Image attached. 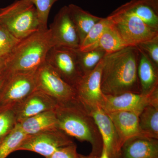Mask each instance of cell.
Wrapping results in <instances>:
<instances>
[{"label": "cell", "instance_id": "cell-1", "mask_svg": "<svg viewBox=\"0 0 158 158\" xmlns=\"http://www.w3.org/2000/svg\"><path fill=\"white\" fill-rule=\"evenodd\" d=\"M139 58V50L136 46L106 54L101 77V89L104 95L141 94L138 76Z\"/></svg>", "mask_w": 158, "mask_h": 158}, {"label": "cell", "instance_id": "cell-2", "mask_svg": "<svg viewBox=\"0 0 158 158\" xmlns=\"http://www.w3.org/2000/svg\"><path fill=\"white\" fill-rule=\"evenodd\" d=\"M55 111L59 130L69 137L90 143L92 148L90 155L98 157L102 149V141L89 109L77 98L58 103Z\"/></svg>", "mask_w": 158, "mask_h": 158}, {"label": "cell", "instance_id": "cell-3", "mask_svg": "<svg viewBox=\"0 0 158 158\" xmlns=\"http://www.w3.org/2000/svg\"><path fill=\"white\" fill-rule=\"evenodd\" d=\"M53 47L49 28H40L20 40L9 54L6 69L9 73L36 71L46 62Z\"/></svg>", "mask_w": 158, "mask_h": 158}, {"label": "cell", "instance_id": "cell-4", "mask_svg": "<svg viewBox=\"0 0 158 158\" xmlns=\"http://www.w3.org/2000/svg\"><path fill=\"white\" fill-rule=\"evenodd\" d=\"M0 25L20 40L41 28L36 8L29 0H17L0 9Z\"/></svg>", "mask_w": 158, "mask_h": 158}, {"label": "cell", "instance_id": "cell-5", "mask_svg": "<svg viewBox=\"0 0 158 158\" xmlns=\"http://www.w3.org/2000/svg\"><path fill=\"white\" fill-rule=\"evenodd\" d=\"M107 17L128 47H135L158 37V31L135 15L113 11Z\"/></svg>", "mask_w": 158, "mask_h": 158}, {"label": "cell", "instance_id": "cell-6", "mask_svg": "<svg viewBox=\"0 0 158 158\" xmlns=\"http://www.w3.org/2000/svg\"><path fill=\"white\" fill-rule=\"evenodd\" d=\"M37 90L51 97L58 103L77 99L74 88L65 82L46 62L36 71Z\"/></svg>", "mask_w": 158, "mask_h": 158}, {"label": "cell", "instance_id": "cell-7", "mask_svg": "<svg viewBox=\"0 0 158 158\" xmlns=\"http://www.w3.org/2000/svg\"><path fill=\"white\" fill-rule=\"evenodd\" d=\"M36 71L9 73L0 93V111L13 107L37 90Z\"/></svg>", "mask_w": 158, "mask_h": 158}, {"label": "cell", "instance_id": "cell-8", "mask_svg": "<svg viewBox=\"0 0 158 158\" xmlns=\"http://www.w3.org/2000/svg\"><path fill=\"white\" fill-rule=\"evenodd\" d=\"M46 62L74 88L83 76L78 62L76 49L53 47L48 53Z\"/></svg>", "mask_w": 158, "mask_h": 158}, {"label": "cell", "instance_id": "cell-9", "mask_svg": "<svg viewBox=\"0 0 158 158\" xmlns=\"http://www.w3.org/2000/svg\"><path fill=\"white\" fill-rule=\"evenodd\" d=\"M70 137L60 130L28 135L16 151H28L48 157L60 148L73 143Z\"/></svg>", "mask_w": 158, "mask_h": 158}, {"label": "cell", "instance_id": "cell-10", "mask_svg": "<svg viewBox=\"0 0 158 158\" xmlns=\"http://www.w3.org/2000/svg\"><path fill=\"white\" fill-rule=\"evenodd\" d=\"M152 103H158V88L148 95L131 92L104 95L101 108L106 113L128 111L139 115L146 106Z\"/></svg>", "mask_w": 158, "mask_h": 158}, {"label": "cell", "instance_id": "cell-11", "mask_svg": "<svg viewBox=\"0 0 158 158\" xmlns=\"http://www.w3.org/2000/svg\"><path fill=\"white\" fill-rule=\"evenodd\" d=\"M53 47L68 48L74 49L80 47V40L68 6L59 10L49 28Z\"/></svg>", "mask_w": 158, "mask_h": 158}, {"label": "cell", "instance_id": "cell-12", "mask_svg": "<svg viewBox=\"0 0 158 158\" xmlns=\"http://www.w3.org/2000/svg\"><path fill=\"white\" fill-rule=\"evenodd\" d=\"M103 59L89 73L84 75L75 87L77 98L88 108L101 107L104 94L101 89V77Z\"/></svg>", "mask_w": 158, "mask_h": 158}, {"label": "cell", "instance_id": "cell-13", "mask_svg": "<svg viewBox=\"0 0 158 158\" xmlns=\"http://www.w3.org/2000/svg\"><path fill=\"white\" fill-rule=\"evenodd\" d=\"M87 108L90 110L98 128L103 146L106 150L110 158H118L122 143L110 116L101 107Z\"/></svg>", "mask_w": 158, "mask_h": 158}, {"label": "cell", "instance_id": "cell-14", "mask_svg": "<svg viewBox=\"0 0 158 158\" xmlns=\"http://www.w3.org/2000/svg\"><path fill=\"white\" fill-rule=\"evenodd\" d=\"M57 105L54 99L36 90L14 106L17 123L43 112L55 110Z\"/></svg>", "mask_w": 158, "mask_h": 158}, {"label": "cell", "instance_id": "cell-15", "mask_svg": "<svg viewBox=\"0 0 158 158\" xmlns=\"http://www.w3.org/2000/svg\"><path fill=\"white\" fill-rule=\"evenodd\" d=\"M118 158H158V139L139 135L123 142Z\"/></svg>", "mask_w": 158, "mask_h": 158}, {"label": "cell", "instance_id": "cell-16", "mask_svg": "<svg viewBox=\"0 0 158 158\" xmlns=\"http://www.w3.org/2000/svg\"><path fill=\"white\" fill-rule=\"evenodd\" d=\"M107 113L116 128L122 145L129 138L141 135L138 114L128 111H116Z\"/></svg>", "mask_w": 158, "mask_h": 158}, {"label": "cell", "instance_id": "cell-17", "mask_svg": "<svg viewBox=\"0 0 158 158\" xmlns=\"http://www.w3.org/2000/svg\"><path fill=\"white\" fill-rule=\"evenodd\" d=\"M138 48L139 52L138 76L141 94L148 95L158 88V68L142 51Z\"/></svg>", "mask_w": 158, "mask_h": 158}, {"label": "cell", "instance_id": "cell-18", "mask_svg": "<svg viewBox=\"0 0 158 158\" xmlns=\"http://www.w3.org/2000/svg\"><path fill=\"white\" fill-rule=\"evenodd\" d=\"M19 123L27 135L59 130L55 110L39 113L24 119Z\"/></svg>", "mask_w": 158, "mask_h": 158}, {"label": "cell", "instance_id": "cell-19", "mask_svg": "<svg viewBox=\"0 0 158 158\" xmlns=\"http://www.w3.org/2000/svg\"><path fill=\"white\" fill-rule=\"evenodd\" d=\"M113 11L135 15L151 27L158 31V12L142 0H131Z\"/></svg>", "mask_w": 158, "mask_h": 158}, {"label": "cell", "instance_id": "cell-20", "mask_svg": "<svg viewBox=\"0 0 158 158\" xmlns=\"http://www.w3.org/2000/svg\"><path fill=\"white\" fill-rule=\"evenodd\" d=\"M68 7L78 35L81 46L91 28L102 18L93 15L74 4H70Z\"/></svg>", "mask_w": 158, "mask_h": 158}, {"label": "cell", "instance_id": "cell-21", "mask_svg": "<svg viewBox=\"0 0 158 158\" xmlns=\"http://www.w3.org/2000/svg\"><path fill=\"white\" fill-rule=\"evenodd\" d=\"M127 47L128 46L122 38L112 22V24L105 30L99 39L85 51L98 48L108 54L120 50Z\"/></svg>", "mask_w": 158, "mask_h": 158}, {"label": "cell", "instance_id": "cell-22", "mask_svg": "<svg viewBox=\"0 0 158 158\" xmlns=\"http://www.w3.org/2000/svg\"><path fill=\"white\" fill-rule=\"evenodd\" d=\"M140 134L158 139V103L147 105L139 116Z\"/></svg>", "mask_w": 158, "mask_h": 158}, {"label": "cell", "instance_id": "cell-23", "mask_svg": "<svg viewBox=\"0 0 158 158\" xmlns=\"http://www.w3.org/2000/svg\"><path fill=\"white\" fill-rule=\"evenodd\" d=\"M20 124L17 123L13 129L0 142V158H6L14 152L27 137Z\"/></svg>", "mask_w": 158, "mask_h": 158}, {"label": "cell", "instance_id": "cell-24", "mask_svg": "<svg viewBox=\"0 0 158 158\" xmlns=\"http://www.w3.org/2000/svg\"><path fill=\"white\" fill-rule=\"evenodd\" d=\"M79 66L83 75L89 73L104 58L106 53L100 49L81 51L76 49Z\"/></svg>", "mask_w": 158, "mask_h": 158}, {"label": "cell", "instance_id": "cell-25", "mask_svg": "<svg viewBox=\"0 0 158 158\" xmlns=\"http://www.w3.org/2000/svg\"><path fill=\"white\" fill-rule=\"evenodd\" d=\"M111 24L112 22L107 17L102 18L90 29L80 46L79 50H86L95 44Z\"/></svg>", "mask_w": 158, "mask_h": 158}, {"label": "cell", "instance_id": "cell-26", "mask_svg": "<svg viewBox=\"0 0 158 158\" xmlns=\"http://www.w3.org/2000/svg\"><path fill=\"white\" fill-rule=\"evenodd\" d=\"M17 123L14 107L0 111V141H2Z\"/></svg>", "mask_w": 158, "mask_h": 158}, {"label": "cell", "instance_id": "cell-27", "mask_svg": "<svg viewBox=\"0 0 158 158\" xmlns=\"http://www.w3.org/2000/svg\"><path fill=\"white\" fill-rule=\"evenodd\" d=\"M37 10L41 28L47 29L49 14L52 7L59 0H29Z\"/></svg>", "mask_w": 158, "mask_h": 158}, {"label": "cell", "instance_id": "cell-28", "mask_svg": "<svg viewBox=\"0 0 158 158\" xmlns=\"http://www.w3.org/2000/svg\"><path fill=\"white\" fill-rule=\"evenodd\" d=\"M20 40L0 25V54L10 53Z\"/></svg>", "mask_w": 158, "mask_h": 158}, {"label": "cell", "instance_id": "cell-29", "mask_svg": "<svg viewBox=\"0 0 158 158\" xmlns=\"http://www.w3.org/2000/svg\"><path fill=\"white\" fill-rule=\"evenodd\" d=\"M142 51L158 68V37L136 46Z\"/></svg>", "mask_w": 158, "mask_h": 158}, {"label": "cell", "instance_id": "cell-30", "mask_svg": "<svg viewBox=\"0 0 158 158\" xmlns=\"http://www.w3.org/2000/svg\"><path fill=\"white\" fill-rule=\"evenodd\" d=\"M77 145L73 143L57 150L47 158H78Z\"/></svg>", "mask_w": 158, "mask_h": 158}, {"label": "cell", "instance_id": "cell-31", "mask_svg": "<svg viewBox=\"0 0 158 158\" xmlns=\"http://www.w3.org/2000/svg\"><path fill=\"white\" fill-rule=\"evenodd\" d=\"M9 75V73H8L6 68L0 73V93L2 90Z\"/></svg>", "mask_w": 158, "mask_h": 158}, {"label": "cell", "instance_id": "cell-32", "mask_svg": "<svg viewBox=\"0 0 158 158\" xmlns=\"http://www.w3.org/2000/svg\"><path fill=\"white\" fill-rule=\"evenodd\" d=\"M9 54H0V73L6 68V61Z\"/></svg>", "mask_w": 158, "mask_h": 158}, {"label": "cell", "instance_id": "cell-33", "mask_svg": "<svg viewBox=\"0 0 158 158\" xmlns=\"http://www.w3.org/2000/svg\"><path fill=\"white\" fill-rule=\"evenodd\" d=\"M158 13V0H142Z\"/></svg>", "mask_w": 158, "mask_h": 158}, {"label": "cell", "instance_id": "cell-34", "mask_svg": "<svg viewBox=\"0 0 158 158\" xmlns=\"http://www.w3.org/2000/svg\"><path fill=\"white\" fill-rule=\"evenodd\" d=\"M96 158H110V157L108 154L104 146H103L100 155L98 157Z\"/></svg>", "mask_w": 158, "mask_h": 158}, {"label": "cell", "instance_id": "cell-35", "mask_svg": "<svg viewBox=\"0 0 158 158\" xmlns=\"http://www.w3.org/2000/svg\"><path fill=\"white\" fill-rule=\"evenodd\" d=\"M78 158H96V157L92 156H90V155L88 156H84L82 155L79 154Z\"/></svg>", "mask_w": 158, "mask_h": 158}, {"label": "cell", "instance_id": "cell-36", "mask_svg": "<svg viewBox=\"0 0 158 158\" xmlns=\"http://www.w3.org/2000/svg\"><path fill=\"white\" fill-rule=\"evenodd\" d=\"M0 141V142H1V141Z\"/></svg>", "mask_w": 158, "mask_h": 158}]
</instances>
